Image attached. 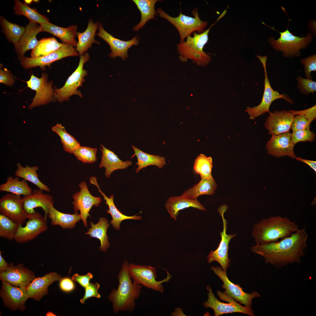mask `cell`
I'll return each mask as SVG.
<instances>
[{"label":"cell","instance_id":"26","mask_svg":"<svg viewBox=\"0 0 316 316\" xmlns=\"http://www.w3.org/2000/svg\"><path fill=\"white\" fill-rule=\"evenodd\" d=\"M100 146L102 158L99 167L100 168L103 167L105 168L104 174L106 178H109L114 171L118 169H126L132 164L131 161H123L113 151L102 145H101Z\"/></svg>","mask_w":316,"mask_h":316},{"label":"cell","instance_id":"47","mask_svg":"<svg viewBox=\"0 0 316 316\" xmlns=\"http://www.w3.org/2000/svg\"><path fill=\"white\" fill-rule=\"evenodd\" d=\"M312 121L308 117L303 114L295 116L291 129L293 131L296 130L310 129Z\"/></svg>","mask_w":316,"mask_h":316},{"label":"cell","instance_id":"41","mask_svg":"<svg viewBox=\"0 0 316 316\" xmlns=\"http://www.w3.org/2000/svg\"><path fill=\"white\" fill-rule=\"evenodd\" d=\"M51 129L60 137L63 149L65 151L73 153L74 151L80 145L74 137L66 131L65 127L61 124H57L52 126Z\"/></svg>","mask_w":316,"mask_h":316},{"label":"cell","instance_id":"56","mask_svg":"<svg viewBox=\"0 0 316 316\" xmlns=\"http://www.w3.org/2000/svg\"><path fill=\"white\" fill-rule=\"evenodd\" d=\"M32 1L33 0H25L23 1L27 4H29L31 3Z\"/></svg>","mask_w":316,"mask_h":316},{"label":"cell","instance_id":"48","mask_svg":"<svg viewBox=\"0 0 316 316\" xmlns=\"http://www.w3.org/2000/svg\"><path fill=\"white\" fill-rule=\"evenodd\" d=\"M300 63L303 66L305 75L306 78L312 80V77L311 75L312 71H316V55L314 54L303 59Z\"/></svg>","mask_w":316,"mask_h":316},{"label":"cell","instance_id":"25","mask_svg":"<svg viewBox=\"0 0 316 316\" xmlns=\"http://www.w3.org/2000/svg\"><path fill=\"white\" fill-rule=\"evenodd\" d=\"M29 21L28 24L25 26L24 34L17 45L15 47L18 59L20 61L24 56L27 51L33 49L35 47L38 42L36 36L42 32L40 24Z\"/></svg>","mask_w":316,"mask_h":316},{"label":"cell","instance_id":"49","mask_svg":"<svg viewBox=\"0 0 316 316\" xmlns=\"http://www.w3.org/2000/svg\"><path fill=\"white\" fill-rule=\"evenodd\" d=\"M99 287V284L97 283L95 284L90 283L85 288V294L83 297L80 300V302L83 304L87 299L91 297L100 298L101 296L98 291Z\"/></svg>","mask_w":316,"mask_h":316},{"label":"cell","instance_id":"22","mask_svg":"<svg viewBox=\"0 0 316 316\" xmlns=\"http://www.w3.org/2000/svg\"><path fill=\"white\" fill-rule=\"evenodd\" d=\"M265 125L269 135H277L289 132L295 115L284 109L270 112Z\"/></svg>","mask_w":316,"mask_h":316},{"label":"cell","instance_id":"33","mask_svg":"<svg viewBox=\"0 0 316 316\" xmlns=\"http://www.w3.org/2000/svg\"><path fill=\"white\" fill-rule=\"evenodd\" d=\"M99 220L98 222L96 224L92 222H90V225L91 227L88 229V231L85 234L90 235V237H94L99 239L101 243L99 250L102 251L106 252L110 246L107 231L110 224L109 223L108 220L104 217H101Z\"/></svg>","mask_w":316,"mask_h":316},{"label":"cell","instance_id":"8","mask_svg":"<svg viewBox=\"0 0 316 316\" xmlns=\"http://www.w3.org/2000/svg\"><path fill=\"white\" fill-rule=\"evenodd\" d=\"M263 66L265 73L264 90L262 98L260 104L258 105L251 107H247V111L250 115L249 119H254L257 117L264 114L266 113L270 114V106L274 100L278 99H283L287 102L293 104L290 97L286 94H280L277 91L274 90L271 87L269 81L266 69V63L267 59V56H261L257 55Z\"/></svg>","mask_w":316,"mask_h":316},{"label":"cell","instance_id":"4","mask_svg":"<svg viewBox=\"0 0 316 316\" xmlns=\"http://www.w3.org/2000/svg\"><path fill=\"white\" fill-rule=\"evenodd\" d=\"M213 25L201 33L193 32V37L188 36L185 41L177 45L180 60L185 62L190 59L198 65L205 66L208 64L211 58L203 49L208 41V33Z\"/></svg>","mask_w":316,"mask_h":316},{"label":"cell","instance_id":"34","mask_svg":"<svg viewBox=\"0 0 316 316\" xmlns=\"http://www.w3.org/2000/svg\"><path fill=\"white\" fill-rule=\"evenodd\" d=\"M131 147L134 152V156H136L137 159L135 164L138 166L135 169L137 173L142 169L150 166H155L161 169L166 164L164 157L146 153L133 145Z\"/></svg>","mask_w":316,"mask_h":316},{"label":"cell","instance_id":"50","mask_svg":"<svg viewBox=\"0 0 316 316\" xmlns=\"http://www.w3.org/2000/svg\"><path fill=\"white\" fill-rule=\"evenodd\" d=\"M15 81L11 72L6 68L0 69V83L8 86H13Z\"/></svg>","mask_w":316,"mask_h":316},{"label":"cell","instance_id":"38","mask_svg":"<svg viewBox=\"0 0 316 316\" xmlns=\"http://www.w3.org/2000/svg\"><path fill=\"white\" fill-rule=\"evenodd\" d=\"M0 23L2 32L6 39L16 46L25 31V27L11 23L1 16H0Z\"/></svg>","mask_w":316,"mask_h":316},{"label":"cell","instance_id":"36","mask_svg":"<svg viewBox=\"0 0 316 316\" xmlns=\"http://www.w3.org/2000/svg\"><path fill=\"white\" fill-rule=\"evenodd\" d=\"M141 14L140 22L133 27V29L137 32L140 28H142L146 23L149 20L155 19V16L157 15L154 9V6L157 0H133Z\"/></svg>","mask_w":316,"mask_h":316},{"label":"cell","instance_id":"46","mask_svg":"<svg viewBox=\"0 0 316 316\" xmlns=\"http://www.w3.org/2000/svg\"><path fill=\"white\" fill-rule=\"evenodd\" d=\"M298 81L297 87L301 93L309 95L314 94L316 91V82L312 80L304 78L299 75L296 78Z\"/></svg>","mask_w":316,"mask_h":316},{"label":"cell","instance_id":"37","mask_svg":"<svg viewBox=\"0 0 316 316\" xmlns=\"http://www.w3.org/2000/svg\"><path fill=\"white\" fill-rule=\"evenodd\" d=\"M19 177L9 176L5 183L0 186V191H5L16 195L25 196L31 193L33 190L25 180H20Z\"/></svg>","mask_w":316,"mask_h":316},{"label":"cell","instance_id":"6","mask_svg":"<svg viewBox=\"0 0 316 316\" xmlns=\"http://www.w3.org/2000/svg\"><path fill=\"white\" fill-rule=\"evenodd\" d=\"M160 17L166 19L173 25L177 30L180 36V42L184 41V39L188 36L196 32L200 34L205 31L207 25V22L201 20L197 11L195 8L192 11L194 17L187 16L180 13L176 17H172L164 11L161 8H158L157 11Z\"/></svg>","mask_w":316,"mask_h":316},{"label":"cell","instance_id":"11","mask_svg":"<svg viewBox=\"0 0 316 316\" xmlns=\"http://www.w3.org/2000/svg\"><path fill=\"white\" fill-rule=\"evenodd\" d=\"M48 74L42 73L40 78L32 74L29 80L26 82L27 87L36 92L32 102L28 106L29 109H32L35 107L46 105L56 100L54 89L53 88V82L52 81L48 82Z\"/></svg>","mask_w":316,"mask_h":316},{"label":"cell","instance_id":"30","mask_svg":"<svg viewBox=\"0 0 316 316\" xmlns=\"http://www.w3.org/2000/svg\"><path fill=\"white\" fill-rule=\"evenodd\" d=\"M98 22L94 23L93 20H90L85 31L83 32H77L78 41L76 49L80 56L91 47L92 43L100 44L95 38L96 32L98 28Z\"/></svg>","mask_w":316,"mask_h":316},{"label":"cell","instance_id":"15","mask_svg":"<svg viewBox=\"0 0 316 316\" xmlns=\"http://www.w3.org/2000/svg\"><path fill=\"white\" fill-rule=\"evenodd\" d=\"M28 220L24 226L20 225L14 239L18 243H27L37 238L48 229L44 217L36 211L28 214Z\"/></svg>","mask_w":316,"mask_h":316},{"label":"cell","instance_id":"20","mask_svg":"<svg viewBox=\"0 0 316 316\" xmlns=\"http://www.w3.org/2000/svg\"><path fill=\"white\" fill-rule=\"evenodd\" d=\"M294 145L291 138L289 132L277 135H272L267 142L265 148L268 154L280 158L287 156L292 159L297 156L294 151Z\"/></svg>","mask_w":316,"mask_h":316},{"label":"cell","instance_id":"16","mask_svg":"<svg viewBox=\"0 0 316 316\" xmlns=\"http://www.w3.org/2000/svg\"><path fill=\"white\" fill-rule=\"evenodd\" d=\"M80 188L79 192L76 193L72 196L74 200L73 204L75 212L79 210L80 219L84 225L87 227V219L91 217L89 212L94 205L98 207L102 201L101 198L92 195L90 192L86 183L82 181L79 184Z\"/></svg>","mask_w":316,"mask_h":316},{"label":"cell","instance_id":"45","mask_svg":"<svg viewBox=\"0 0 316 316\" xmlns=\"http://www.w3.org/2000/svg\"><path fill=\"white\" fill-rule=\"evenodd\" d=\"M315 134L310 129L296 130L291 133L292 142L295 145L301 141L312 142L315 140Z\"/></svg>","mask_w":316,"mask_h":316},{"label":"cell","instance_id":"29","mask_svg":"<svg viewBox=\"0 0 316 316\" xmlns=\"http://www.w3.org/2000/svg\"><path fill=\"white\" fill-rule=\"evenodd\" d=\"M42 32L49 33L59 38L63 43L69 44L76 47L78 42L75 38L77 35V26L72 25L65 28L57 26L49 22L40 24Z\"/></svg>","mask_w":316,"mask_h":316},{"label":"cell","instance_id":"31","mask_svg":"<svg viewBox=\"0 0 316 316\" xmlns=\"http://www.w3.org/2000/svg\"><path fill=\"white\" fill-rule=\"evenodd\" d=\"M217 188L216 183L212 176L201 179L197 184L185 190L182 195L190 199L197 200L198 197L201 195H213Z\"/></svg>","mask_w":316,"mask_h":316},{"label":"cell","instance_id":"10","mask_svg":"<svg viewBox=\"0 0 316 316\" xmlns=\"http://www.w3.org/2000/svg\"><path fill=\"white\" fill-rule=\"evenodd\" d=\"M89 59V55L87 53L81 56L77 68L68 77L64 85L60 88H54L55 98L59 102L68 100L69 97L73 95H78L80 97L83 96L81 92L78 90L77 88L82 86L85 81L84 78L87 73L86 70L83 69V66Z\"/></svg>","mask_w":316,"mask_h":316},{"label":"cell","instance_id":"43","mask_svg":"<svg viewBox=\"0 0 316 316\" xmlns=\"http://www.w3.org/2000/svg\"><path fill=\"white\" fill-rule=\"evenodd\" d=\"M19 224L7 217L0 214V236L9 240L14 239Z\"/></svg>","mask_w":316,"mask_h":316},{"label":"cell","instance_id":"39","mask_svg":"<svg viewBox=\"0 0 316 316\" xmlns=\"http://www.w3.org/2000/svg\"><path fill=\"white\" fill-rule=\"evenodd\" d=\"M64 44L59 42L54 37L42 38L32 49L31 57L39 58L47 55L60 48Z\"/></svg>","mask_w":316,"mask_h":316},{"label":"cell","instance_id":"17","mask_svg":"<svg viewBox=\"0 0 316 316\" xmlns=\"http://www.w3.org/2000/svg\"><path fill=\"white\" fill-rule=\"evenodd\" d=\"M0 212L20 225L28 217L23 209L21 195L11 193L6 194L0 199Z\"/></svg>","mask_w":316,"mask_h":316},{"label":"cell","instance_id":"14","mask_svg":"<svg viewBox=\"0 0 316 316\" xmlns=\"http://www.w3.org/2000/svg\"><path fill=\"white\" fill-rule=\"evenodd\" d=\"M210 269L222 281L223 284L222 287L225 290L224 293L240 304L251 307L253 299L260 296V295L256 291H253L251 293L244 292L239 285L234 284L229 279L226 273L221 267L212 266Z\"/></svg>","mask_w":316,"mask_h":316},{"label":"cell","instance_id":"35","mask_svg":"<svg viewBox=\"0 0 316 316\" xmlns=\"http://www.w3.org/2000/svg\"><path fill=\"white\" fill-rule=\"evenodd\" d=\"M16 166L17 169L15 173L16 176L31 182L41 190L47 192L50 191L49 187L42 183L39 178V175L37 173L39 169L38 166H29L27 165L24 167L18 163H17Z\"/></svg>","mask_w":316,"mask_h":316},{"label":"cell","instance_id":"40","mask_svg":"<svg viewBox=\"0 0 316 316\" xmlns=\"http://www.w3.org/2000/svg\"><path fill=\"white\" fill-rule=\"evenodd\" d=\"M13 9L16 14L24 16L29 20L40 24L49 22L48 18L45 16L40 14L34 8H31L24 2L22 3L18 0H15Z\"/></svg>","mask_w":316,"mask_h":316},{"label":"cell","instance_id":"7","mask_svg":"<svg viewBox=\"0 0 316 316\" xmlns=\"http://www.w3.org/2000/svg\"><path fill=\"white\" fill-rule=\"evenodd\" d=\"M206 288L209 291L207 293L208 299L203 303L202 305L205 308H212L214 312L215 316L234 312L242 313L250 316H255L251 307L242 306L224 293L218 291L217 294L220 299L229 303H222L215 297L210 286H207Z\"/></svg>","mask_w":316,"mask_h":316},{"label":"cell","instance_id":"24","mask_svg":"<svg viewBox=\"0 0 316 316\" xmlns=\"http://www.w3.org/2000/svg\"><path fill=\"white\" fill-rule=\"evenodd\" d=\"M62 278L56 272L46 274L41 277L35 278L27 286L29 298L39 301L48 293L49 286L55 281H60Z\"/></svg>","mask_w":316,"mask_h":316},{"label":"cell","instance_id":"51","mask_svg":"<svg viewBox=\"0 0 316 316\" xmlns=\"http://www.w3.org/2000/svg\"><path fill=\"white\" fill-rule=\"evenodd\" d=\"M289 112L292 113L294 115L299 114H303L308 117L312 121L316 118V105L308 109L301 110L295 111L290 110Z\"/></svg>","mask_w":316,"mask_h":316},{"label":"cell","instance_id":"55","mask_svg":"<svg viewBox=\"0 0 316 316\" xmlns=\"http://www.w3.org/2000/svg\"><path fill=\"white\" fill-rule=\"evenodd\" d=\"M9 264L8 263L1 255V252H0V272L5 271L9 266Z\"/></svg>","mask_w":316,"mask_h":316},{"label":"cell","instance_id":"13","mask_svg":"<svg viewBox=\"0 0 316 316\" xmlns=\"http://www.w3.org/2000/svg\"><path fill=\"white\" fill-rule=\"evenodd\" d=\"M78 54L74 47L71 44L64 43L60 48L43 57L33 58L24 56L20 61V63L25 69L39 66L42 70H44L46 66L51 67V64L56 61Z\"/></svg>","mask_w":316,"mask_h":316},{"label":"cell","instance_id":"52","mask_svg":"<svg viewBox=\"0 0 316 316\" xmlns=\"http://www.w3.org/2000/svg\"><path fill=\"white\" fill-rule=\"evenodd\" d=\"M93 277V275L90 273L84 275H80L75 274L72 276V279L85 288L89 284L90 281Z\"/></svg>","mask_w":316,"mask_h":316},{"label":"cell","instance_id":"27","mask_svg":"<svg viewBox=\"0 0 316 316\" xmlns=\"http://www.w3.org/2000/svg\"><path fill=\"white\" fill-rule=\"evenodd\" d=\"M165 207L170 215V217L176 221L179 211L189 207H193L205 211L206 209L197 200H192L184 196H172L167 200Z\"/></svg>","mask_w":316,"mask_h":316},{"label":"cell","instance_id":"18","mask_svg":"<svg viewBox=\"0 0 316 316\" xmlns=\"http://www.w3.org/2000/svg\"><path fill=\"white\" fill-rule=\"evenodd\" d=\"M0 296L5 305L12 310H24L26 300L29 298L26 286L17 287L2 281Z\"/></svg>","mask_w":316,"mask_h":316},{"label":"cell","instance_id":"42","mask_svg":"<svg viewBox=\"0 0 316 316\" xmlns=\"http://www.w3.org/2000/svg\"><path fill=\"white\" fill-rule=\"evenodd\" d=\"M212 167V157L201 154L195 159L193 169L196 173L200 175L201 179H204L212 177L211 172Z\"/></svg>","mask_w":316,"mask_h":316},{"label":"cell","instance_id":"57","mask_svg":"<svg viewBox=\"0 0 316 316\" xmlns=\"http://www.w3.org/2000/svg\"><path fill=\"white\" fill-rule=\"evenodd\" d=\"M33 2H35V3H39V0H33Z\"/></svg>","mask_w":316,"mask_h":316},{"label":"cell","instance_id":"28","mask_svg":"<svg viewBox=\"0 0 316 316\" xmlns=\"http://www.w3.org/2000/svg\"><path fill=\"white\" fill-rule=\"evenodd\" d=\"M90 181L91 184L95 185L98 188L99 192L105 200L106 204L108 206L109 209L107 210V212L111 216L112 219L110 221V224L115 229L119 230L120 229V223L124 220L132 219L140 220L142 219V217L140 216H128L123 214L115 205L114 201V195H111L109 198L101 191L97 182L96 178L92 176L90 178Z\"/></svg>","mask_w":316,"mask_h":316},{"label":"cell","instance_id":"5","mask_svg":"<svg viewBox=\"0 0 316 316\" xmlns=\"http://www.w3.org/2000/svg\"><path fill=\"white\" fill-rule=\"evenodd\" d=\"M270 28L279 32L280 37L275 40L273 37H269V42L276 51H280L285 57H299L300 55V49L307 47L312 41V35L308 32L305 37H300L293 35L287 29L283 32H279L274 29Z\"/></svg>","mask_w":316,"mask_h":316},{"label":"cell","instance_id":"19","mask_svg":"<svg viewBox=\"0 0 316 316\" xmlns=\"http://www.w3.org/2000/svg\"><path fill=\"white\" fill-rule=\"evenodd\" d=\"M34 273L21 263L14 266L9 264L6 270L0 273V279L13 286H27L35 277Z\"/></svg>","mask_w":316,"mask_h":316},{"label":"cell","instance_id":"2","mask_svg":"<svg viewBox=\"0 0 316 316\" xmlns=\"http://www.w3.org/2000/svg\"><path fill=\"white\" fill-rule=\"evenodd\" d=\"M118 281V288H114L108 296L112 303L113 311L133 312L135 308V301L140 297L142 286L135 284L132 281L129 272V264L123 261L121 268L117 276Z\"/></svg>","mask_w":316,"mask_h":316},{"label":"cell","instance_id":"53","mask_svg":"<svg viewBox=\"0 0 316 316\" xmlns=\"http://www.w3.org/2000/svg\"><path fill=\"white\" fill-rule=\"evenodd\" d=\"M59 286L62 291L66 292L73 291L75 288L74 283L68 277L62 278L60 281Z\"/></svg>","mask_w":316,"mask_h":316},{"label":"cell","instance_id":"54","mask_svg":"<svg viewBox=\"0 0 316 316\" xmlns=\"http://www.w3.org/2000/svg\"><path fill=\"white\" fill-rule=\"evenodd\" d=\"M295 159L296 160L300 161L308 164L312 169L315 173H316V161L307 160L302 158L300 157H296Z\"/></svg>","mask_w":316,"mask_h":316},{"label":"cell","instance_id":"9","mask_svg":"<svg viewBox=\"0 0 316 316\" xmlns=\"http://www.w3.org/2000/svg\"><path fill=\"white\" fill-rule=\"evenodd\" d=\"M166 277L163 280L157 281L156 268L149 265H137L131 263L129 264L130 276L135 284H140L149 289L163 293L164 288L162 284L168 282L171 276L166 270Z\"/></svg>","mask_w":316,"mask_h":316},{"label":"cell","instance_id":"21","mask_svg":"<svg viewBox=\"0 0 316 316\" xmlns=\"http://www.w3.org/2000/svg\"><path fill=\"white\" fill-rule=\"evenodd\" d=\"M99 32L97 35L106 42L110 46L111 51L110 56L114 58L117 56L121 57L123 60H126L128 57L127 51L128 49L134 45H137L139 42L137 37H135L130 40L125 41L116 38L106 31L102 23L99 25Z\"/></svg>","mask_w":316,"mask_h":316},{"label":"cell","instance_id":"12","mask_svg":"<svg viewBox=\"0 0 316 316\" xmlns=\"http://www.w3.org/2000/svg\"><path fill=\"white\" fill-rule=\"evenodd\" d=\"M226 205H223L218 209V212L222 217L223 224V231L220 233L221 240L218 248L215 250H212L208 254L207 260L209 263L213 261L218 262L223 270L227 273L226 270L229 266L231 260L228 257L229 244L230 240L236 236L237 233L228 235L226 233L227 221L224 217V213L228 209Z\"/></svg>","mask_w":316,"mask_h":316},{"label":"cell","instance_id":"32","mask_svg":"<svg viewBox=\"0 0 316 316\" xmlns=\"http://www.w3.org/2000/svg\"><path fill=\"white\" fill-rule=\"evenodd\" d=\"M48 217L51 219L53 225H59L64 229L73 228L81 219L80 214L77 212L73 214L62 213L56 210L53 205L49 209Z\"/></svg>","mask_w":316,"mask_h":316},{"label":"cell","instance_id":"23","mask_svg":"<svg viewBox=\"0 0 316 316\" xmlns=\"http://www.w3.org/2000/svg\"><path fill=\"white\" fill-rule=\"evenodd\" d=\"M42 191L39 189H35L32 193L24 196L22 197L23 207L28 214L34 212L36 208H42L44 212V218L47 221L49 209L54 202L52 196L44 193Z\"/></svg>","mask_w":316,"mask_h":316},{"label":"cell","instance_id":"1","mask_svg":"<svg viewBox=\"0 0 316 316\" xmlns=\"http://www.w3.org/2000/svg\"><path fill=\"white\" fill-rule=\"evenodd\" d=\"M308 236L304 227L279 241L254 244L251 250L263 257L266 263H270L277 268L289 264L300 263L301 258L304 256L307 248Z\"/></svg>","mask_w":316,"mask_h":316},{"label":"cell","instance_id":"44","mask_svg":"<svg viewBox=\"0 0 316 316\" xmlns=\"http://www.w3.org/2000/svg\"><path fill=\"white\" fill-rule=\"evenodd\" d=\"M97 151L96 148L80 145L73 153L78 160L83 163H92L97 160Z\"/></svg>","mask_w":316,"mask_h":316},{"label":"cell","instance_id":"3","mask_svg":"<svg viewBox=\"0 0 316 316\" xmlns=\"http://www.w3.org/2000/svg\"><path fill=\"white\" fill-rule=\"evenodd\" d=\"M298 229L295 222L278 215L263 218L254 224L251 235L256 244H264L278 242Z\"/></svg>","mask_w":316,"mask_h":316}]
</instances>
